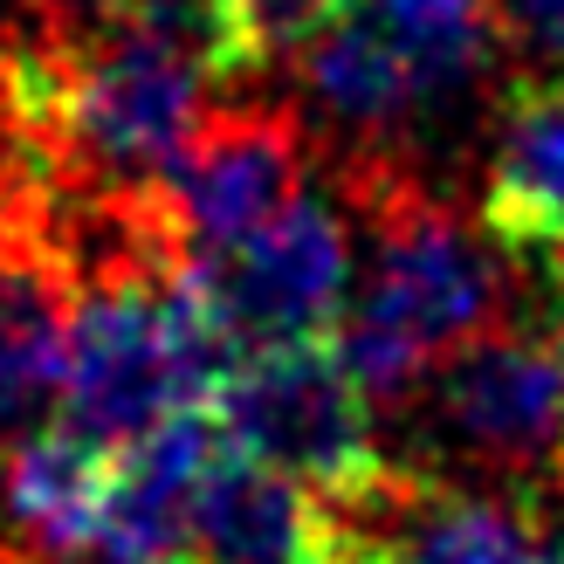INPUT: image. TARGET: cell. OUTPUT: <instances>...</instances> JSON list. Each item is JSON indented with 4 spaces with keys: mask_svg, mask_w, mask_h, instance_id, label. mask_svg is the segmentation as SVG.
<instances>
[{
    "mask_svg": "<svg viewBox=\"0 0 564 564\" xmlns=\"http://www.w3.org/2000/svg\"><path fill=\"white\" fill-rule=\"evenodd\" d=\"M523 76H564V0H489Z\"/></svg>",
    "mask_w": 564,
    "mask_h": 564,
    "instance_id": "obj_15",
    "label": "cell"
},
{
    "mask_svg": "<svg viewBox=\"0 0 564 564\" xmlns=\"http://www.w3.org/2000/svg\"><path fill=\"white\" fill-rule=\"evenodd\" d=\"M544 557L564 564V502H557V517H551V530H544Z\"/></svg>",
    "mask_w": 564,
    "mask_h": 564,
    "instance_id": "obj_16",
    "label": "cell"
},
{
    "mask_svg": "<svg viewBox=\"0 0 564 564\" xmlns=\"http://www.w3.org/2000/svg\"><path fill=\"white\" fill-rule=\"evenodd\" d=\"M358 0H235L241 14V48H248V69H269V63H296V55L330 35Z\"/></svg>",
    "mask_w": 564,
    "mask_h": 564,
    "instance_id": "obj_14",
    "label": "cell"
},
{
    "mask_svg": "<svg viewBox=\"0 0 564 564\" xmlns=\"http://www.w3.org/2000/svg\"><path fill=\"white\" fill-rule=\"evenodd\" d=\"M337 193L365 228V282L337 324V351L379 406H406L482 330L510 324L523 269L489 228L427 180L392 165H337Z\"/></svg>",
    "mask_w": 564,
    "mask_h": 564,
    "instance_id": "obj_1",
    "label": "cell"
},
{
    "mask_svg": "<svg viewBox=\"0 0 564 564\" xmlns=\"http://www.w3.org/2000/svg\"><path fill=\"white\" fill-rule=\"evenodd\" d=\"M220 455V420L186 413L173 427L145 434L138 447L110 455L104 523H97V564H173L193 538V502Z\"/></svg>",
    "mask_w": 564,
    "mask_h": 564,
    "instance_id": "obj_11",
    "label": "cell"
},
{
    "mask_svg": "<svg viewBox=\"0 0 564 564\" xmlns=\"http://www.w3.org/2000/svg\"><path fill=\"white\" fill-rule=\"evenodd\" d=\"M186 282L235 358L337 337L351 310V200L303 186V200H290L262 235L186 262Z\"/></svg>",
    "mask_w": 564,
    "mask_h": 564,
    "instance_id": "obj_6",
    "label": "cell"
},
{
    "mask_svg": "<svg viewBox=\"0 0 564 564\" xmlns=\"http://www.w3.org/2000/svg\"><path fill=\"white\" fill-rule=\"evenodd\" d=\"M228 365V337L214 330L180 262H110L76 275L69 386L55 420L104 455H124L186 413H214Z\"/></svg>",
    "mask_w": 564,
    "mask_h": 564,
    "instance_id": "obj_2",
    "label": "cell"
},
{
    "mask_svg": "<svg viewBox=\"0 0 564 564\" xmlns=\"http://www.w3.org/2000/svg\"><path fill=\"white\" fill-rule=\"evenodd\" d=\"M214 420L228 447L296 475L317 496H351L392 468L379 447V400L358 386L337 337L235 358L214 392Z\"/></svg>",
    "mask_w": 564,
    "mask_h": 564,
    "instance_id": "obj_5",
    "label": "cell"
},
{
    "mask_svg": "<svg viewBox=\"0 0 564 564\" xmlns=\"http://www.w3.org/2000/svg\"><path fill=\"white\" fill-rule=\"evenodd\" d=\"M337 564H400V557H345V551H337Z\"/></svg>",
    "mask_w": 564,
    "mask_h": 564,
    "instance_id": "obj_18",
    "label": "cell"
},
{
    "mask_svg": "<svg viewBox=\"0 0 564 564\" xmlns=\"http://www.w3.org/2000/svg\"><path fill=\"white\" fill-rule=\"evenodd\" d=\"M28 8H35V14H69V8H83V0H28ZM110 8H118V0H104V14Z\"/></svg>",
    "mask_w": 564,
    "mask_h": 564,
    "instance_id": "obj_17",
    "label": "cell"
},
{
    "mask_svg": "<svg viewBox=\"0 0 564 564\" xmlns=\"http://www.w3.org/2000/svg\"><path fill=\"white\" fill-rule=\"evenodd\" d=\"M214 83L220 76L186 48L131 21H97L83 42L55 48L48 180L76 200H159V186L214 118Z\"/></svg>",
    "mask_w": 564,
    "mask_h": 564,
    "instance_id": "obj_3",
    "label": "cell"
},
{
    "mask_svg": "<svg viewBox=\"0 0 564 564\" xmlns=\"http://www.w3.org/2000/svg\"><path fill=\"white\" fill-rule=\"evenodd\" d=\"M186 557L193 564H337V523H330V502L310 482L241 455L220 434V455L200 482V502H193Z\"/></svg>",
    "mask_w": 564,
    "mask_h": 564,
    "instance_id": "obj_10",
    "label": "cell"
},
{
    "mask_svg": "<svg viewBox=\"0 0 564 564\" xmlns=\"http://www.w3.org/2000/svg\"><path fill=\"white\" fill-rule=\"evenodd\" d=\"M110 455L48 420L14 455H0V551L35 564H90L104 523Z\"/></svg>",
    "mask_w": 564,
    "mask_h": 564,
    "instance_id": "obj_12",
    "label": "cell"
},
{
    "mask_svg": "<svg viewBox=\"0 0 564 564\" xmlns=\"http://www.w3.org/2000/svg\"><path fill=\"white\" fill-rule=\"evenodd\" d=\"M303 159L310 131L290 104L214 110L186 159L173 165V180L159 186V214L180 262H207L220 248L262 235L290 200H303Z\"/></svg>",
    "mask_w": 564,
    "mask_h": 564,
    "instance_id": "obj_7",
    "label": "cell"
},
{
    "mask_svg": "<svg viewBox=\"0 0 564 564\" xmlns=\"http://www.w3.org/2000/svg\"><path fill=\"white\" fill-rule=\"evenodd\" d=\"M76 269L42 207H0V455L63 413Z\"/></svg>",
    "mask_w": 564,
    "mask_h": 564,
    "instance_id": "obj_8",
    "label": "cell"
},
{
    "mask_svg": "<svg viewBox=\"0 0 564 564\" xmlns=\"http://www.w3.org/2000/svg\"><path fill=\"white\" fill-rule=\"evenodd\" d=\"M104 21H131L145 35L186 48L200 69L214 76H248V48H241V14L235 0H118Z\"/></svg>",
    "mask_w": 564,
    "mask_h": 564,
    "instance_id": "obj_13",
    "label": "cell"
},
{
    "mask_svg": "<svg viewBox=\"0 0 564 564\" xmlns=\"http://www.w3.org/2000/svg\"><path fill=\"white\" fill-rule=\"evenodd\" d=\"M413 420L427 455L420 475L489 496H517L530 510L564 502V358L538 324H496L413 392Z\"/></svg>",
    "mask_w": 564,
    "mask_h": 564,
    "instance_id": "obj_4",
    "label": "cell"
},
{
    "mask_svg": "<svg viewBox=\"0 0 564 564\" xmlns=\"http://www.w3.org/2000/svg\"><path fill=\"white\" fill-rule=\"evenodd\" d=\"M475 220L517 269L564 262V76H517L489 104Z\"/></svg>",
    "mask_w": 564,
    "mask_h": 564,
    "instance_id": "obj_9",
    "label": "cell"
},
{
    "mask_svg": "<svg viewBox=\"0 0 564 564\" xmlns=\"http://www.w3.org/2000/svg\"><path fill=\"white\" fill-rule=\"evenodd\" d=\"M173 564H193V557H173Z\"/></svg>",
    "mask_w": 564,
    "mask_h": 564,
    "instance_id": "obj_19",
    "label": "cell"
}]
</instances>
